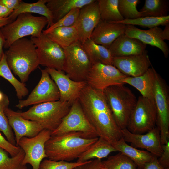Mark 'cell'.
Listing matches in <instances>:
<instances>
[{"label": "cell", "instance_id": "1", "mask_svg": "<svg viewBox=\"0 0 169 169\" xmlns=\"http://www.w3.org/2000/svg\"><path fill=\"white\" fill-rule=\"evenodd\" d=\"M98 138H86L79 132L51 136L45 146L47 158L67 161L78 159Z\"/></svg>", "mask_w": 169, "mask_h": 169}, {"label": "cell", "instance_id": "2", "mask_svg": "<svg viewBox=\"0 0 169 169\" xmlns=\"http://www.w3.org/2000/svg\"><path fill=\"white\" fill-rule=\"evenodd\" d=\"M10 69L23 83L39 65L36 47L32 40L25 38L14 42L4 53Z\"/></svg>", "mask_w": 169, "mask_h": 169}, {"label": "cell", "instance_id": "3", "mask_svg": "<svg viewBox=\"0 0 169 169\" xmlns=\"http://www.w3.org/2000/svg\"><path fill=\"white\" fill-rule=\"evenodd\" d=\"M48 20L44 16H36L31 13L19 15L15 20L0 29L4 38V48L8 49L16 41L24 37H39Z\"/></svg>", "mask_w": 169, "mask_h": 169}, {"label": "cell", "instance_id": "4", "mask_svg": "<svg viewBox=\"0 0 169 169\" xmlns=\"http://www.w3.org/2000/svg\"><path fill=\"white\" fill-rule=\"evenodd\" d=\"M103 91L116 124L121 130L126 128L137 103L135 95L124 84L109 87Z\"/></svg>", "mask_w": 169, "mask_h": 169}, {"label": "cell", "instance_id": "5", "mask_svg": "<svg viewBox=\"0 0 169 169\" xmlns=\"http://www.w3.org/2000/svg\"><path fill=\"white\" fill-rule=\"evenodd\" d=\"M71 105L68 102L59 100L37 104L27 111L18 113L23 118L36 121L44 129L52 132L59 125L69 111Z\"/></svg>", "mask_w": 169, "mask_h": 169}, {"label": "cell", "instance_id": "6", "mask_svg": "<svg viewBox=\"0 0 169 169\" xmlns=\"http://www.w3.org/2000/svg\"><path fill=\"white\" fill-rule=\"evenodd\" d=\"M156 120L154 100L141 96L137 100L126 128L133 133L144 134L155 127Z\"/></svg>", "mask_w": 169, "mask_h": 169}, {"label": "cell", "instance_id": "7", "mask_svg": "<svg viewBox=\"0 0 169 169\" xmlns=\"http://www.w3.org/2000/svg\"><path fill=\"white\" fill-rule=\"evenodd\" d=\"M65 54L63 70L71 79L86 81L92 64L79 41L63 48Z\"/></svg>", "mask_w": 169, "mask_h": 169}, {"label": "cell", "instance_id": "8", "mask_svg": "<svg viewBox=\"0 0 169 169\" xmlns=\"http://www.w3.org/2000/svg\"><path fill=\"white\" fill-rule=\"evenodd\" d=\"M72 132H80L88 139L99 137L95 129L85 115L78 99L72 103L69 111L63 119L59 126L51 132V136Z\"/></svg>", "mask_w": 169, "mask_h": 169}, {"label": "cell", "instance_id": "9", "mask_svg": "<svg viewBox=\"0 0 169 169\" xmlns=\"http://www.w3.org/2000/svg\"><path fill=\"white\" fill-rule=\"evenodd\" d=\"M154 92V100L157 112L156 124L163 145L169 141V91L165 81L156 71Z\"/></svg>", "mask_w": 169, "mask_h": 169}, {"label": "cell", "instance_id": "10", "mask_svg": "<svg viewBox=\"0 0 169 169\" xmlns=\"http://www.w3.org/2000/svg\"><path fill=\"white\" fill-rule=\"evenodd\" d=\"M36 47L39 65L63 71L65 54L63 49L42 33L39 37H31Z\"/></svg>", "mask_w": 169, "mask_h": 169}, {"label": "cell", "instance_id": "11", "mask_svg": "<svg viewBox=\"0 0 169 169\" xmlns=\"http://www.w3.org/2000/svg\"><path fill=\"white\" fill-rule=\"evenodd\" d=\"M51 134L50 131L43 129L34 137H23L20 139L17 146H19L25 153L22 162L23 165L29 164L32 169H39L41 161L44 158H47L45 146Z\"/></svg>", "mask_w": 169, "mask_h": 169}, {"label": "cell", "instance_id": "12", "mask_svg": "<svg viewBox=\"0 0 169 169\" xmlns=\"http://www.w3.org/2000/svg\"><path fill=\"white\" fill-rule=\"evenodd\" d=\"M83 110L99 137L112 144L123 137L121 130L116 124L111 110Z\"/></svg>", "mask_w": 169, "mask_h": 169}, {"label": "cell", "instance_id": "13", "mask_svg": "<svg viewBox=\"0 0 169 169\" xmlns=\"http://www.w3.org/2000/svg\"><path fill=\"white\" fill-rule=\"evenodd\" d=\"M40 69L41 75L39 82L26 99L19 100L17 108L22 109L32 105L59 100L60 92L56 84L45 69Z\"/></svg>", "mask_w": 169, "mask_h": 169}, {"label": "cell", "instance_id": "14", "mask_svg": "<svg viewBox=\"0 0 169 169\" xmlns=\"http://www.w3.org/2000/svg\"><path fill=\"white\" fill-rule=\"evenodd\" d=\"M126 77L113 65L97 63L92 65L86 81L94 88L104 90L110 86L124 84Z\"/></svg>", "mask_w": 169, "mask_h": 169}, {"label": "cell", "instance_id": "15", "mask_svg": "<svg viewBox=\"0 0 169 169\" xmlns=\"http://www.w3.org/2000/svg\"><path fill=\"white\" fill-rule=\"evenodd\" d=\"M122 137L132 146L146 150L157 157H160L163 152L160 131L158 127H155L145 134L131 132L127 128L121 130Z\"/></svg>", "mask_w": 169, "mask_h": 169}, {"label": "cell", "instance_id": "16", "mask_svg": "<svg viewBox=\"0 0 169 169\" xmlns=\"http://www.w3.org/2000/svg\"><path fill=\"white\" fill-rule=\"evenodd\" d=\"M45 69L58 87L60 94L59 100L61 102L72 105L78 99L81 92L87 84L86 81L71 79L63 71L48 68Z\"/></svg>", "mask_w": 169, "mask_h": 169}, {"label": "cell", "instance_id": "17", "mask_svg": "<svg viewBox=\"0 0 169 169\" xmlns=\"http://www.w3.org/2000/svg\"><path fill=\"white\" fill-rule=\"evenodd\" d=\"M100 20V14L97 0L80 8L77 19L73 26L76 29L79 40L82 44L90 39L91 35Z\"/></svg>", "mask_w": 169, "mask_h": 169}, {"label": "cell", "instance_id": "18", "mask_svg": "<svg viewBox=\"0 0 169 169\" xmlns=\"http://www.w3.org/2000/svg\"><path fill=\"white\" fill-rule=\"evenodd\" d=\"M112 64L124 75L132 77L143 74L152 65L146 50L138 55L113 57Z\"/></svg>", "mask_w": 169, "mask_h": 169}, {"label": "cell", "instance_id": "19", "mask_svg": "<svg viewBox=\"0 0 169 169\" xmlns=\"http://www.w3.org/2000/svg\"><path fill=\"white\" fill-rule=\"evenodd\" d=\"M125 34L127 36L137 39L146 44L156 47L163 53L164 57L167 58L169 54V48L164 41L163 30L156 27L147 30L140 29L135 26L126 25Z\"/></svg>", "mask_w": 169, "mask_h": 169}, {"label": "cell", "instance_id": "20", "mask_svg": "<svg viewBox=\"0 0 169 169\" xmlns=\"http://www.w3.org/2000/svg\"><path fill=\"white\" fill-rule=\"evenodd\" d=\"M9 124L15 133L16 146L23 137H32L37 135L44 128L38 123L25 119L18 113L9 108L4 110Z\"/></svg>", "mask_w": 169, "mask_h": 169}, {"label": "cell", "instance_id": "21", "mask_svg": "<svg viewBox=\"0 0 169 169\" xmlns=\"http://www.w3.org/2000/svg\"><path fill=\"white\" fill-rule=\"evenodd\" d=\"M126 25L100 20L90 39L95 43L108 49L118 37L125 34Z\"/></svg>", "mask_w": 169, "mask_h": 169}, {"label": "cell", "instance_id": "22", "mask_svg": "<svg viewBox=\"0 0 169 169\" xmlns=\"http://www.w3.org/2000/svg\"><path fill=\"white\" fill-rule=\"evenodd\" d=\"M146 45L125 34L116 38L108 49L113 57H121L141 54L146 50Z\"/></svg>", "mask_w": 169, "mask_h": 169}, {"label": "cell", "instance_id": "23", "mask_svg": "<svg viewBox=\"0 0 169 169\" xmlns=\"http://www.w3.org/2000/svg\"><path fill=\"white\" fill-rule=\"evenodd\" d=\"M143 74L136 77L126 76L124 84H127L136 89L142 96L154 100L156 70L152 65Z\"/></svg>", "mask_w": 169, "mask_h": 169}, {"label": "cell", "instance_id": "24", "mask_svg": "<svg viewBox=\"0 0 169 169\" xmlns=\"http://www.w3.org/2000/svg\"><path fill=\"white\" fill-rule=\"evenodd\" d=\"M95 0H47L46 5L51 12L53 24L58 22L72 9L81 8Z\"/></svg>", "mask_w": 169, "mask_h": 169}, {"label": "cell", "instance_id": "25", "mask_svg": "<svg viewBox=\"0 0 169 169\" xmlns=\"http://www.w3.org/2000/svg\"><path fill=\"white\" fill-rule=\"evenodd\" d=\"M112 145L117 151H119L131 159L139 169H142L145 165L155 156L148 151L141 150L128 144L122 137Z\"/></svg>", "mask_w": 169, "mask_h": 169}, {"label": "cell", "instance_id": "26", "mask_svg": "<svg viewBox=\"0 0 169 169\" xmlns=\"http://www.w3.org/2000/svg\"><path fill=\"white\" fill-rule=\"evenodd\" d=\"M47 0H39L32 3L21 2L18 8L13 11L8 16L12 22L19 14L24 13H35L46 17L48 20L47 28L53 24L52 13L46 5Z\"/></svg>", "mask_w": 169, "mask_h": 169}, {"label": "cell", "instance_id": "27", "mask_svg": "<svg viewBox=\"0 0 169 169\" xmlns=\"http://www.w3.org/2000/svg\"><path fill=\"white\" fill-rule=\"evenodd\" d=\"M82 45L92 65L100 63L113 65V57L108 49L95 43L90 39Z\"/></svg>", "mask_w": 169, "mask_h": 169}, {"label": "cell", "instance_id": "28", "mask_svg": "<svg viewBox=\"0 0 169 169\" xmlns=\"http://www.w3.org/2000/svg\"><path fill=\"white\" fill-rule=\"evenodd\" d=\"M115 151H117L111 144L99 137L97 140L77 159V161L84 162L92 159L101 160Z\"/></svg>", "mask_w": 169, "mask_h": 169}, {"label": "cell", "instance_id": "29", "mask_svg": "<svg viewBox=\"0 0 169 169\" xmlns=\"http://www.w3.org/2000/svg\"><path fill=\"white\" fill-rule=\"evenodd\" d=\"M45 34L63 48L68 47L79 41L77 31L73 26L58 27Z\"/></svg>", "mask_w": 169, "mask_h": 169}, {"label": "cell", "instance_id": "30", "mask_svg": "<svg viewBox=\"0 0 169 169\" xmlns=\"http://www.w3.org/2000/svg\"><path fill=\"white\" fill-rule=\"evenodd\" d=\"M0 76L8 80L14 88L16 95L20 100L26 96L28 90L25 84L18 81L13 75L9 67L4 53L0 60Z\"/></svg>", "mask_w": 169, "mask_h": 169}, {"label": "cell", "instance_id": "31", "mask_svg": "<svg viewBox=\"0 0 169 169\" xmlns=\"http://www.w3.org/2000/svg\"><path fill=\"white\" fill-rule=\"evenodd\" d=\"M100 19L109 22H117L124 18L118 9V0H98Z\"/></svg>", "mask_w": 169, "mask_h": 169}, {"label": "cell", "instance_id": "32", "mask_svg": "<svg viewBox=\"0 0 169 169\" xmlns=\"http://www.w3.org/2000/svg\"><path fill=\"white\" fill-rule=\"evenodd\" d=\"M169 2L167 0H146L140 10L142 17H163L168 16Z\"/></svg>", "mask_w": 169, "mask_h": 169}, {"label": "cell", "instance_id": "33", "mask_svg": "<svg viewBox=\"0 0 169 169\" xmlns=\"http://www.w3.org/2000/svg\"><path fill=\"white\" fill-rule=\"evenodd\" d=\"M102 163L105 169H139L131 159L121 152L109 156Z\"/></svg>", "mask_w": 169, "mask_h": 169}, {"label": "cell", "instance_id": "34", "mask_svg": "<svg viewBox=\"0 0 169 169\" xmlns=\"http://www.w3.org/2000/svg\"><path fill=\"white\" fill-rule=\"evenodd\" d=\"M8 153L0 147V169H28L22 163L25 155L22 149L13 157H10Z\"/></svg>", "mask_w": 169, "mask_h": 169}, {"label": "cell", "instance_id": "35", "mask_svg": "<svg viewBox=\"0 0 169 169\" xmlns=\"http://www.w3.org/2000/svg\"><path fill=\"white\" fill-rule=\"evenodd\" d=\"M114 22L125 25H139L151 28L161 25H165L169 23V16L161 17H141L134 19H124L120 21Z\"/></svg>", "mask_w": 169, "mask_h": 169}, {"label": "cell", "instance_id": "36", "mask_svg": "<svg viewBox=\"0 0 169 169\" xmlns=\"http://www.w3.org/2000/svg\"><path fill=\"white\" fill-rule=\"evenodd\" d=\"M9 103L8 97L5 95L3 99L0 102V131L4 134L9 142L16 146L14 134L4 112V110L8 107Z\"/></svg>", "mask_w": 169, "mask_h": 169}, {"label": "cell", "instance_id": "37", "mask_svg": "<svg viewBox=\"0 0 169 169\" xmlns=\"http://www.w3.org/2000/svg\"><path fill=\"white\" fill-rule=\"evenodd\" d=\"M140 1L139 0H118V10L124 19H134L142 17L141 13L136 8Z\"/></svg>", "mask_w": 169, "mask_h": 169}, {"label": "cell", "instance_id": "38", "mask_svg": "<svg viewBox=\"0 0 169 169\" xmlns=\"http://www.w3.org/2000/svg\"><path fill=\"white\" fill-rule=\"evenodd\" d=\"M80 8H76L72 9L58 22L54 23L46 29L43 30L42 33L46 34L58 27H69L73 26L77 19Z\"/></svg>", "mask_w": 169, "mask_h": 169}, {"label": "cell", "instance_id": "39", "mask_svg": "<svg viewBox=\"0 0 169 169\" xmlns=\"http://www.w3.org/2000/svg\"><path fill=\"white\" fill-rule=\"evenodd\" d=\"M86 162H69L64 161H55L45 159L41 161L39 169H73Z\"/></svg>", "mask_w": 169, "mask_h": 169}, {"label": "cell", "instance_id": "40", "mask_svg": "<svg viewBox=\"0 0 169 169\" xmlns=\"http://www.w3.org/2000/svg\"><path fill=\"white\" fill-rule=\"evenodd\" d=\"M0 147L6 151L11 157L17 155L21 149L19 146L14 145L9 142L3 136L0 132Z\"/></svg>", "mask_w": 169, "mask_h": 169}, {"label": "cell", "instance_id": "41", "mask_svg": "<svg viewBox=\"0 0 169 169\" xmlns=\"http://www.w3.org/2000/svg\"><path fill=\"white\" fill-rule=\"evenodd\" d=\"M73 169H105V168L100 160L94 159L88 161Z\"/></svg>", "mask_w": 169, "mask_h": 169}, {"label": "cell", "instance_id": "42", "mask_svg": "<svg viewBox=\"0 0 169 169\" xmlns=\"http://www.w3.org/2000/svg\"><path fill=\"white\" fill-rule=\"evenodd\" d=\"M163 152L158 160L160 165L164 169H169V141L162 145Z\"/></svg>", "mask_w": 169, "mask_h": 169}, {"label": "cell", "instance_id": "43", "mask_svg": "<svg viewBox=\"0 0 169 169\" xmlns=\"http://www.w3.org/2000/svg\"><path fill=\"white\" fill-rule=\"evenodd\" d=\"M22 1L21 0H0V4L13 11L18 8Z\"/></svg>", "mask_w": 169, "mask_h": 169}, {"label": "cell", "instance_id": "44", "mask_svg": "<svg viewBox=\"0 0 169 169\" xmlns=\"http://www.w3.org/2000/svg\"><path fill=\"white\" fill-rule=\"evenodd\" d=\"M142 169H164L160 164L158 157L154 156L149 162L146 163Z\"/></svg>", "mask_w": 169, "mask_h": 169}, {"label": "cell", "instance_id": "45", "mask_svg": "<svg viewBox=\"0 0 169 169\" xmlns=\"http://www.w3.org/2000/svg\"><path fill=\"white\" fill-rule=\"evenodd\" d=\"M13 11L0 4V18L8 17Z\"/></svg>", "mask_w": 169, "mask_h": 169}, {"label": "cell", "instance_id": "46", "mask_svg": "<svg viewBox=\"0 0 169 169\" xmlns=\"http://www.w3.org/2000/svg\"><path fill=\"white\" fill-rule=\"evenodd\" d=\"M164 30H163V35L164 40H169V23L165 25Z\"/></svg>", "mask_w": 169, "mask_h": 169}, {"label": "cell", "instance_id": "47", "mask_svg": "<svg viewBox=\"0 0 169 169\" xmlns=\"http://www.w3.org/2000/svg\"><path fill=\"white\" fill-rule=\"evenodd\" d=\"M5 42L4 38L0 30V60L1 59L3 52V48Z\"/></svg>", "mask_w": 169, "mask_h": 169}, {"label": "cell", "instance_id": "48", "mask_svg": "<svg viewBox=\"0 0 169 169\" xmlns=\"http://www.w3.org/2000/svg\"><path fill=\"white\" fill-rule=\"evenodd\" d=\"M12 22L9 17L0 18V28Z\"/></svg>", "mask_w": 169, "mask_h": 169}]
</instances>
